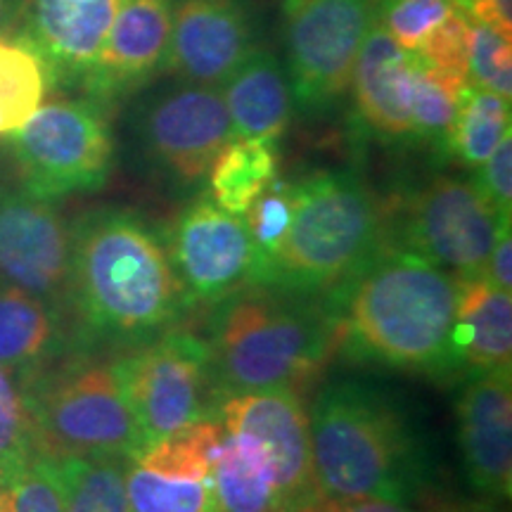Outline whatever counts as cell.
<instances>
[{"label": "cell", "instance_id": "12", "mask_svg": "<svg viewBox=\"0 0 512 512\" xmlns=\"http://www.w3.org/2000/svg\"><path fill=\"white\" fill-rule=\"evenodd\" d=\"M166 252L188 304H221L256 287L259 254L245 216L228 214L207 195L183 209L166 240Z\"/></svg>", "mask_w": 512, "mask_h": 512}, {"label": "cell", "instance_id": "27", "mask_svg": "<svg viewBox=\"0 0 512 512\" xmlns=\"http://www.w3.org/2000/svg\"><path fill=\"white\" fill-rule=\"evenodd\" d=\"M48 88V72L34 50L17 38H0V136L29 121Z\"/></svg>", "mask_w": 512, "mask_h": 512}, {"label": "cell", "instance_id": "13", "mask_svg": "<svg viewBox=\"0 0 512 512\" xmlns=\"http://www.w3.org/2000/svg\"><path fill=\"white\" fill-rule=\"evenodd\" d=\"M219 418L226 432H242L264 448L280 512H325L311 465L309 415L292 389L228 396Z\"/></svg>", "mask_w": 512, "mask_h": 512}, {"label": "cell", "instance_id": "14", "mask_svg": "<svg viewBox=\"0 0 512 512\" xmlns=\"http://www.w3.org/2000/svg\"><path fill=\"white\" fill-rule=\"evenodd\" d=\"M259 46L261 19L252 0H174L162 74L221 88Z\"/></svg>", "mask_w": 512, "mask_h": 512}, {"label": "cell", "instance_id": "40", "mask_svg": "<svg viewBox=\"0 0 512 512\" xmlns=\"http://www.w3.org/2000/svg\"><path fill=\"white\" fill-rule=\"evenodd\" d=\"M27 0H0V38H12L22 22Z\"/></svg>", "mask_w": 512, "mask_h": 512}, {"label": "cell", "instance_id": "8", "mask_svg": "<svg viewBox=\"0 0 512 512\" xmlns=\"http://www.w3.org/2000/svg\"><path fill=\"white\" fill-rule=\"evenodd\" d=\"M8 138L29 195L55 202L110 181L114 136L105 107L91 98L46 102Z\"/></svg>", "mask_w": 512, "mask_h": 512}, {"label": "cell", "instance_id": "10", "mask_svg": "<svg viewBox=\"0 0 512 512\" xmlns=\"http://www.w3.org/2000/svg\"><path fill=\"white\" fill-rule=\"evenodd\" d=\"M133 136L152 174L190 190L207 181L211 164L235 133L219 88L174 81L138 102Z\"/></svg>", "mask_w": 512, "mask_h": 512}, {"label": "cell", "instance_id": "20", "mask_svg": "<svg viewBox=\"0 0 512 512\" xmlns=\"http://www.w3.org/2000/svg\"><path fill=\"white\" fill-rule=\"evenodd\" d=\"M235 138L278 143L292 124L294 100L283 60L259 46L219 88Z\"/></svg>", "mask_w": 512, "mask_h": 512}, {"label": "cell", "instance_id": "16", "mask_svg": "<svg viewBox=\"0 0 512 512\" xmlns=\"http://www.w3.org/2000/svg\"><path fill=\"white\" fill-rule=\"evenodd\" d=\"M174 0H121L81 91L100 107L131 98L162 74Z\"/></svg>", "mask_w": 512, "mask_h": 512}, {"label": "cell", "instance_id": "7", "mask_svg": "<svg viewBox=\"0 0 512 512\" xmlns=\"http://www.w3.org/2000/svg\"><path fill=\"white\" fill-rule=\"evenodd\" d=\"M375 12L377 0H285L280 41L294 112L318 119L342 105Z\"/></svg>", "mask_w": 512, "mask_h": 512}, {"label": "cell", "instance_id": "4", "mask_svg": "<svg viewBox=\"0 0 512 512\" xmlns=\"http://www.w3.org/2000/svg\"><path fill=\"white\" fill-rule=\"evenodd\" d=\"M221 304L207 347L216 394L223 401L302 387L337 342L328 309L275 297L266 287L233 294Z\"/></svg>", "mask_w": 512, "mask_h": 512}, {"label": "cell", "instance_id": "17", "mask_svg": "<svg viewBox=\"0 0 512 512\" xmlns=\"http://www.w3.org/2000/svg\"><path fill=\"white\" fill-rule=\"evenodd\" d=\"M121 0H27L15 31L34 50L53 88H79L91 72Z\"/></svg>", "mask_w": 512, "mask_h": 512}, {"label": "cell", "instance_id": "37", "mask_svg": "<svg viewBox=\"0 0 512 512\" xmlns=\"http://www.w3.org/2000/svg\"><path fill=\"white\" fill-rule=\"evenodd\" d=\"M472 22L512 38V0H458Z\"/></svg>", "mask_w": 512, "mask_h": 512}, {"label": "cell", "instance_id": "33", "mask_svg": "<svg viewBox=\"0 0 512 512\" xmlns=\"http://www.w3.org/2000/svg\"><path fill=\"white\" fill-rule=\"evenodd\" d=\"M458 5V0H387L377 3L375 19L403 50H418L425 36Z\"/></svg>", "mask_w": 512, "mask_h": 512}, {"label": "cell", "instance_id": "41", "mask_svg": "<svg viewBox=\"0 0 512 512\" xmlns=\"http://www.w3.org/2000/svg\"><path fill=\"white\" fill-rule=\"evenodd\" d=\"M377 3H387V0H377Z\"/></svg>", "mask_w": 512, "mask_h": 512}, {"label": "cell", "instance_id": "36", "mask_svg": "<svg viewBox=\"0 0 512 512\" xmlns=\"http://www.w3.org/2000/svg\"><path fill=\"white\" fill-rule=\"evenodd\" d=\"M472 181L503 219H512V133L498 143L482 166H477Z\"/></svg>", "mask_w": 512, "mask_h": 512}, {"label": "cell", "instance_id": "19", "mask_svg": "<svg viewBox=\"0 0 512 512\" xmlns=\"http://www.w3.org/2000/svg\"><path fill=\"white\" fill-rule=\"evenodd\" d=\"M465 475L479 494L508 501L512 494L510 370L477 373L456 403Z\"/></svg>", "mask_w": 512, "mask_h": 512}, {"label": "cell", "instance_id": "24", "mask_svg": "<svg viewBox=\"0 0 512 512\" xmlns=\"http://www.w3.org/2000/svg\"><path fill=\"white\" fill-rule=\"evenodd\" d=\"M278 147L273 140L233 138L209 169L211 200L228 214L245 216L256 197L275 181Z\"/></svg>", "mask_w": 512, "mask_h": 512}, {"label": "cell", "instance_id": "18", "mask_svg": "<svg viewBox=\"0 0 512 512\" xmlns=\"http://www.w3.org/2000/svg\"><path fill=\"white\" fill-rule=\"evenodd\" d=\"M415 64L418 53L403 50L375 19L349 88L356 128L363 138L382 145H420L413 124Z\"/></svg>", "mask_w": 512, "mask_h": 512}, {"label": "cell", "instance_id": "5", "mask_svg": "<svg viewBox=\"0 0 512 512\" xmlns=\"http://www.w3.org/2000/svg\"><path fill=\"white\" fill-rule=\"evenodd\" d=\"M290 190V228L259 287L335 292L384 245L380 204L354 171H318Z\"/></svg>", "mask_w": 512, "mask_h": 512}, {"label": "cell", "instance_id": "1", "mask_svg": "<svg viewBox=\"0 0 512 512\" xmlns=\"http://www.w3.org/2000/svg\"><path fill=\"white\" fill-rule=\"evenodd\" d=\"M463 280L411 249L370 256L330 302L337 342L358 361L422 375L460 368L456 316Z\"/></svg>", "mask_w": 512, "mask_h": 512}, {"label": "cell", "instance_id": "22", "mask_svg": "<svg viewBox=\"0 0 512 512\" xmlns=\"http://www.w3.org/2000/svg\"><path fill=\"white\" fill-rule=\"evenodd\" d=\"M57 339V309L15 285H0V368L5 373L24 380L41 370Z\"/></svg>", "mask_w": 512, "mask_h": 512}, {"label": "cell", "instance_id": "11", "mask_svg": "<svg viewBox=\"0 0 512 512\" xmlns=\"http://www.w3.org/2000/svg\"><path fill=\"white\" fill-rule=\"evenodd\" d=\"M510 226L472 178L437 176L413 192L401 223L403 247L460 280L482 278L498 235Z\"/></svg>", "mask_w": 512, "mask_h": 512}, {"label": "cell", "instance_id": "39", "mask_svg": "<svg viewBox=\"0 0 512 512\" xmlns=\"http://www.w3.org/2000/svg\"><path fill=\"white\" fill-rule=\"evenodd\" d=\"M325 512H418V510L408 508V505L401 501H389V498H361V501L330 505Z\"/></svg>", "mask_w": 512, "mask_h": 512}, {"label": "cell", "instance_id": "34", "mask_svg": "<svg viewBox=\"0 0 512 512\" xmlns=\"http://www.w3.org/2000/svg\"><path fill=\"white\" fill-rule=\"evenodd\" d=\"M467 83L484 88L501 98H512V38L498 31L472 24Z\"/></svg>", "mask_w": 512, "mask_h": 512}, {"label": "cell", "instance_id": "32", "mask_svg": "<svg viewBox=\"0 0 512 512\" xmlns=\"http://www.w3.org/2000/svg\"><path fill=\"white\" fill-rule=\"evenodd\" d=\"M249 235H252L256 254H259V275H256V287H259L261 278L268 261L283 245L287 228L292 221V190L290 183L273 181L268 188L256 197L252 207L245 214Z\"/></svg>", "mask_w": 512, "mask_h": 512}, {"label": "cell", "instance_id": "15", "mask_svg": "<svg viewBox=\"0 0 512 512\" xmlns=\"http://www.w3.org/2000/svg\"><path fill=\"white\" fill-rule=\"evenodd\" d=\"M0 278L55 309L72 283V228L53 202L0 192Z\"/></svg>", "mask_w": 512, "mask_h": 512}, {"label": "cell", "instance_id": "28", "mask_svg": "<svg viewBox=\"0 0 512 512\" xmlns=\"http://www.w3.org/2000/svg\"><path fill=\"white\" fill-rule=\"evenodd\" d=\"M226 437L221 418H202L183 427L143 451L136 463L166 477L207 479L211 477L216 451Z\"/></svg>", "mask_w": 512, "mask_h": 512}, {"label": "cell", "instance_id": "30", "mask_svg": "<svg viewBox=\"0 0 512 512\" xmlns=\"http://www.w3.org/2000/svg\"><path fill=\"white\" fill-rule=\"evenodd\" d=\"M0 512H67L64 486L53 456L36 453L0 482Z\"/></svg>", "mask_w": 512, "mask_h": 512}, {"label": "cell", "instance_id": "25", "mask_svg": "<svg viewBox=\"0 0 512 512\" xmlns=\"http://www.w3.org/2000/svg\"><path fill=\"white\" fill-rule=\"evenodd\" d=\"M510 133V100L501 95L470 86L460 93L456 119L448 131L444 152L458 157L470 169L482 166Z\"/></svg>", "mask_w": 512, "mask_h": 512}, {"label": "cell", "instance_id": "26", "mask_svg": "<svg viewBox=\"0 0 512 512\" xmlns=\"http://www.w3.org/2000/svg\"><path fill=\"white\" fill-rule=\"evenodd\" d=\"M64 486L67 512H131L121 456H53Z\"/></svg>", "mask_w": 512, "mask_h": 512}, {"label": "cell", "instance_id": "21", "mask_svg": "<svg viewBox=\"0 0 512 512\" xmlns=\"http://www.w3.org/2000/svg\"><path fill=\"white\" fill-rule=\"evenodd\" d=\"M460 368L470 375L510 370L512 299L484 278L463 280L456 316Z\"/></svg>", "mask_w": 512, "mask_h": 512}, {"label": "cell", "instance_id": "31", "mask_svg": "<svg viewBox=\"0 0 512 512\" xmlns=\"http://www.w3.org/2000/svg\"><path fill=\"white\" fill-rule=\"evenodd\" d=\"M38 441L22 387L0 368V482L36 456Z\"/></svg>", "mask_w": 512, "mask_h": 512}, {"label": "cell", "instance_id": "35", "mask_svg": "<svg viewBox=\"0 0 512 512\" xmlns=\"http://www.w3.org/2000/svg\"><path fill=\"white\" fill-rule=\"evenodd\" d=\"M472 17L467 15L463 5L448 15L444 22H439L425 41L420 43L418 53L430 67L439 72L456 76L467 81V62H470V38H472Z\"/></svg>", "mask_w": 512, "mask_h": 512}, {"label": "cell", "instance_id": "9", "mask_svg": "<svg viewBox=\"0 0 512 512\" xmlns=\"http://www.w3.org/2000/svg\"><path fill=\"white\" fill-rule=\"evenodd\" d=\"M121 394L147 451L202 418H219L207 342L188 332L169 335L128 351L112 363ZM143 456V453H140Z\"/></svg>", "mask_w": 512, "mask_h": 512}, {"label": "cell", "instance_id": "3", "mask_svg": "<svg viewBox=\"0 0 512 512\" xmlns=\"http://www.w3.org/2000/svg\"><path fill=\"white\" fill-rule=\"evenodd\" d=\"M309 437L313 479L328 505L406 503L427 479L425 448L408 418L366 382L328 384L311 408Z\"/></svg>", "mask_w": 512, "mask_h": 512}, {"label": "cell", "instance_id": "23", "mask_svg": "<svg viewBox=\"0 0 512 512\" xmlns=\"http://www.w3.org/2000/svg\"><path fill=\"white\" fill-rule=\"evenodd\" d=\"M211 484L221 512H280L264 448L247 434L226 432L211 467Z\"/></svg>", "mask_w": 512, "mask_h": 512}, {"label": "cell", "instance_id": "2", "mask_svg": "<svg viewBox=\"0 0 512 512\" xmlns=\"http://www.w3.org/2000/svg\"><path fill=\"white\" fill-rule=\"evenodd\" d=\"M69 297L88 330L121 342L155 335L190 306L155 228L119 207L74 223Z\"/></svg>", "mask_w": 512, "mask_h": 512}, {"label": "cell", "instance_id": "6", "mask_svg": "<svg viewBox=\"0 0 512 512\" xmlns=\"http://www.w3.org/2000/svg\"><path fill=\"white\" fill-rule=\"evenodd\" d=\"M24 399L34 420L38 451L48 456H121L143 453L136 422L112 363L72 361L24 377Z\"/></svg>", "mask_w": 512, "mask_h": 512}, {"label": "cell", "instance_id": "38", "mask_svg": "<svg viewBox=\"0 0 512 512\" xmlns=\"http://www.w3.org/2000/svg\"><path fill=\"white\" fill-rule=\"evenodd\" d=\"M510 259H512V238H510V226H508V228H503L501 235H498L496 245H494V249H491L489 261H486L482 278L489 280V283L498 287V290L510 292V287H512Z\"/></svg>", "mask_w": 512, "mask_h": 512}, {"label": "cell", "instance_id": "29", "mask_svg": "<svg viewBox=\"0 0 512 512\" xmlns=\"http://www.w3.org/2000/svg\"><path fill=\"white\" fill-rule=\"evenodd\" d=\"M126 494L131 512H221L211 477H166L138 463L126 470Z\"/></svg>", "mask_w": 512, "mask_h": 512}]
</instances>
